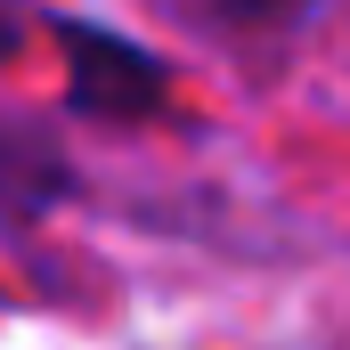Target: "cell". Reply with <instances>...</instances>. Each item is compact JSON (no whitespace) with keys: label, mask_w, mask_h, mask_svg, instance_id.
I'll list each match as a JSON object with an SVG mask.
<instances>
[{"label":"cell","mask_w":350,"mask_h":350,"mask_svg":"<svg viewBox=\"0 0 350 350\" xmlns=\"http://www.w3.org/2000/svg\"><path fill=\"white\" fill-rule=\"evenodd\" d=\"M57 41H66V90H74L82 114H98V122H139V114L163 106L172 74L139 41H122L106 25H74V16H57Z\"/></svg>","instance_id":"6da1fadb"},{"label":"cell","mask_w":350,"mask_h":350,"mask_svg":"<svg viewBox=\"0 0 350 350\" xmlns=\"http://www.w3.org/2000/svg\"><path fill=\"white\" fill-rule=\"evenodd\" d=\"M212 16H228V25H293L310 0H204Z\"/></svg>","instance_id":"3957f363"},{"label":"cell","mask_w":350,"mask_h":350,"mask_svg":"<svg viewBox=\"0 0 350 350\" xmlns=\"http://www.w3.org/2000/svg\"><path fill=\"white\" fill-rule=\"evenodd\" d=\"M74 163L49 131L33 122H0V220H41L49 204H66Z\"/></svg>","instance_id":"7a4b0ae2"},{"label":"cell","mask_w":350,"mask_h":350,"mask_svg":"<svg viewBox=\"0 0 350 350\" xmlns=\"http://www.w3.org/2000/svg\"><path fill=\"white\" fill-rule=\"evenodd\" d=\"M25 25H33V16H25L16 0H0V66H8L16 49H25Z\"/></svg>","instance_id":"277c9868"}]
</instances>
